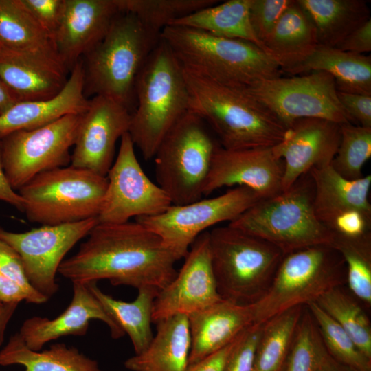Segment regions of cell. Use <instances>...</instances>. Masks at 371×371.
Masks as SVG:
<instances>
[{"instance_id": "6da1fadb", "label": "cell", "mask_w": 371, "mask_h": 371, "mask_svg": "<svg viewBox=\"0 0 371 371\" xmlns=\"http://www.w3.org/2000/svg\"><path fill=\"white\" fill-rule=\"evenodd\" d=\"M179 259L154 232L137 221L98 223L58 273L72 282L108 280L113 286L159 291L176 276Z\"/></svg>"}, {"instance_id": "7a4b0ae2", "label": "cell", "mask_w": 371, "mask_h": 371, "mask_svg": "<svg viewBox=\"0 0 371 371\" xmlns=\"http://www.w3.org/2000/svg\"><path fill=\"white\" fill-rule=\"evenodd\" d=\"M183 71L190 111L210 124L222 148H272L284 139L286 127L244 89Z\"/></svg>"}, {"instance_id": "3957f363", "label": "cell", "mask_w": 371, "mask_h": 371, "mask_svg": "<svg viewBox=\"0 0 371 371\" xmlns=\"http://www.w3.org/2000/svg\"><path fill=\"white\" fill-rule=\"evenodd\" d=\"M160 37L184 70L226 86L246 89L282 73L267 54L248 41L176 25L164 28Z\"/></svg>"}, {"instance_id": "277c9868", "label": "cell", "mask_w": 371, "mask_h": 371, "mask_svg": "<svg viewBox=\"0 0 371 371\" xmlns=\"http://www.w3.org/2000/svg\"><path fill=\"white\" fill-rule=\"evenodd\" d=\"M135 93L137 104L128 133L144 159L149 160L168 132L190 111L183 69L161 38L137 76Z\"/></svg>"}, {"instance_id": "5b68a950", "label": "cell", "mask_w": 371, "mask_h": 371, "mask_svg": "<svg viewBox=\"0 0 371 371\" xmlns=\"http://www.w3.org/2000/svg\"><path fill=\"white\" fill-rule=\"evenodd\" d=\"M160 39L135 15L120 12L104 38L80 59L85 96L111 98L131 112L137 76Z\"/></svg>"}, {"instance_id": "8992f818", "label": "cell", "mask_w": 371, "mask_h": 371, "mask_svg": "<svg viewBox=\"0 0 371 371\" xmlns=\"http://www.w3.org/2000/svg\"><path fill=\"white\" fill-rule=\"evenodd\" d=\"M309 172L289 189L260 200L229 225L263 239L286 255L318 246L332 247L335 234L317 218Z\"/></svg>"}, {"instance_id": "52a82bcc", "label": "cell", "mask_w": 371, "mask_h": 371, "mask_svg": "<svg viewBox=\"0 0 371 371\" xmlns=\"http://www.w3.org/2000/svg\"><path fill=\"white\" fill-rule=\"evenodd\" d=\"M208 233L212 267L221 297L240 304L258 301L284 254L269 242L229 225Z\"/></svg>"}, {"instance_id": "ba28073f", "label": "cell", "mask_w": 371, "mask_h": 371, "mask_svg": "<svg viewBox=\"0 0 371 371\" xmlns=\"http://www.w3.org/2000/svg\"><path fill=\"white\" fill-rule=\"evenodd\" d=\"M346 269L333 247L314 246L284 255L264 295L252 304L254 324L291 308L315 302L328 290L346 283Z\"/></svg>"}, {"instance_id": "9c48e42d", "label": "cell", "mask_w": 371, "mask_h": 371, "mask_svg": "<svg viewBox=\"0 0 371 371\" xmlns=\"http://www.w3.org/2000/svg\"><path fill=\"white\" fill-rule=\"evenodd\" d=\"M108 180L72 166L39 173L19 190L29 221L58 225L98 217Z\"/></svg>"}, {"instance_id": "30bf717a", "label": "cell", "mask_w": 371, "mask_h": 371, "mask_svg": "<svg viewBox=\"0 0 371 371\" xmlns=\"http://www.w3.org/2000/svg\"><path fill=\"white\" fill-rule=\"evenodd\" d=\"M205 122L187 112L168 132L153 157L157 185L172 205H184L203 196L213 156L218 146Z\"/></svg>"}, {"instance_id": "8fae6325", "label": "cell", "mask_w": 371, "mask_h": 371, "mask_svg": "<svg viewBox=\"0 0 371 371\" xmlns=\"http://www.w3.org/2000/svg\"><path fill=\"white\" fill-rule=\"evenodd\" d=\"M82 115H67L47 125L2 137L3 168L14 190L41 172L67 166Z\"/></svg>"}, {"instance_id": "7c38bea8", "label": "cell", "mask_w": 371, "mask_h": 371, "mask_svg": "<svg viewBox=\"0 0 371 371\" xmlns=\"http://www.w3.org/2000/svg\"><path fill=\"white\" fill-rule=\"evenodd\" d=\"M309 73L263 80L244 90L265 105L286 128L302 118L355 124L339 100L333 77L324 71Z\"/></svg>"}, {"instance_id": "4fadbf2b", "label": "cell", "mask_w": 371, "mask_h": 371, "mask_svg": "<svg viewBox=\"0 0 371 371\" xmlns=\"http://www.w3.org/2000/svg\"><path fill=\"white\" fill-rule=\"evenodd\" d=\"M262 198L245 186H237L212 198L171 205L164 212L135 221L156 234L179 260L185 258L196 238L214 225L233 221Z\"/></svg>"}, {"instance_id": "5bb4252c", "label": "cell", "mask_w": 371, "mask_h": 371, "mask_svg": "<svg viewBox=\"0 0 371 371\" xmlns=\"http://www.w3.org/2000/svg\"><path fill=\"white\" fill-rule=\"evenodd\" d=\"M106 178L107 189L97 217L98 223L119 224L132 217L155 216L172 205L168 195L142 169L128 133L120 139L118 154Z\"/></svg>"}, {"instance_id": "9a60e30c", "label": "cell", "mask_w": 371, "mask_h": 371, "mask_svg": "<svg viewBox=\"0 0 371 371\" xmlns=\"http://www.w3.org/2000/svg\"><path fill=\"white\" fill-rule=\"evenodd\" d=\"M98 223L95 217L63 225H42L21 233L0 227V240L19 254L31 285L49 298L58 291L56 274L64 257Z\"/></svg>"}, {"instance_id": "2e32d148", "label": "cell", "mask_w": 371, "mask_h": 371, "mask_svg": "<svg viewBox=\"0 0 371 371\" xmlns=\"http://www.w3.org/2000/svg\"><path fill=\"white\" fill-rule=\"evenodd\" d=\"M222 300L212 267L206 231L192 243L175 278L158 292L152 320L156 324L177 315L189 316Z\"/></svg>"}, {"instance_id": "e0dca14e", "label": "cell", "mask_w": 371, "mask_h": 371, "mask_svg": "<svg viewBox=\"0 0 371 371\" xmlns=\"http://www.w3.org/2000/svg\"><path fill=\"white\" fill-rule=\"evenodd\" d=\"M131 114L111 98L93 96L82 115L71 166L106 177L114 161L116 142L128 132Z\"/></svg>"}, {"instance_id": "ac0fdd59", "label": "cell", "mask_w": 371, "mask_h": 371, "mask_svg": "<svg viewBox=\"0 0 371 371\" xmlns=\"http://www.w3.org/2000/svg\"><path fill=\"white\" fill-rule=\"evenodd\" d=\"M284 163L272 148L227 150L220 145L215 150L203 196L225 186H245L262 199L282 192Z\"/></svg>"}, {"instance_id": "d6986e66", "label": "cell", "mask_w": 371, "mask_h": 371, "mask_svg": "<svg viewBox=\"0 0 371 371\" xmlns=\"http://www.w3.org/2000/svg\"><path fill=\"white\" fill-rule=\"evenodd\" d=\"M341 139L340 124L320 118H302L289 128L284 139L272 147L284 163L282 191L315 167L330 164Z\"/></svg>"}, {"instance_id": "ffe728a7", "label": "cell", "mask_w": 371, "mask_h": 371, "mask_svg": "<svg viewBox=\"0 0 371 371\" xmlns=\"http://www.w3.org/2000/svg\"><path fill=\"white\" fill-rule=\"evenodd\" d=\"M120 12L116 0H65L54 38L58 56L69 71L104 38Z\"/></svg>"}, {"instance_id": "44dd1931", "label": "cell", "mask_w": 371, "mask_h": 371, "mask_svg": "<svg viewBox=\"0 0 371 371\" xmlns=\"http://www.w3.org/2000/svg\"><path fill=\"white\" fill-rule=\"evenodd\" d=\"M73 297L67 308L58 317H32L24 321L19 334L31 350H41L54 339L67 335H85L91 319H98L109 328L111 337L125 335L90 290L88 283L74 282Z\"/></svg>"}, {"instance_id": "7402d4cb", "label": "cell", "mask_w": 371, "mask_h": 371, "mask_svg": "<svg viewBox=\"0 0 371 371\" xmlns=\"http://www.w3.org/2000/svg\"><path fill=\"white\" fill-rule=\"evenodd\" d=\"M89 100L84 93L82 61L69 72L67 83L56 96L42 100L18 102L0 115V135L19 130H31L71 114H82Z\"/></svg>"}, {"instance_id": "603a6c76", "label": "cell", "mask_w": 371, "mask_h": 371, "mask_svg": "<svg viewBox=\"0 0 371 371\" xmlns=\"http://www.w3.org/2000/svg\"><path fill=\"white\" fill-rule=\"evenodd\" d=\"M188 317L191 337L189 366L228 345L254 324L251 304L224 299Z\"/></svg>"}, {"instance_id": "cb8c5ba5", "label": "cell", "mask_w": 371, "mask_h": 371, "mask_svg": "<svg viewBox=\"0 0 371 371\" xmlns=\"http://www.w3.org/2000/svg\"><path fill=\"white\" fill-rule=\"evenodd\" d=\"M63 65L0 48V78L18 102L47 100L65 86Z\"/></svg>"}, {"instance_id": "d4e9b609", "label": "cell", "mask_w": 371, "mask_h": 371, "mask_svg": "<svg viewBox=\"0 0 371 371\" xmlns=\"http://www.w3.org/2000/svg\"><path fill=\"white\" fill-rule=\"evenodd\" d=\"M309 173L315 187V213L328 229L337 217L347 212L359 211L371 216L368 199L370 175L359 179H347L337 172L330 164L313 168Z\"/></svg>"}, {"instance_id": "484cf974", "label": "cell", "mask_w": 371, "mask_h": 371, "mask_svg": "<svg viewBox=\"0 0 371 371\" xmlns=\"http://www.w3.org/2000/svg\"><path fill=\"white\" fill-rule=\"evenodd\" d=\"M156 324L149 345L127 359L124 367L131 371H186L191 350L188 316L175 315Z\"/></svg>"}, {"instance_id": "4316f807", "label": "cell", "mask_w": 371, "mask_h": 371, "mask_svg": "<svg viewBox=\"0 0 371 371\" xmlns=\"http://www.w3.org/2000/svg\"><path fill=\"white\" fill-rule=\"evenodd\" d=\"M0 46L65 66L58 56L54 36L40 25L21 0H0Z\"/></svg>"}, {"instance_id": "83f0119b", "label": "cell", "mask_w": 371, "mask_h": 371, "mask_svg": "<svg viewBox=\"0 0 371 371\" xmlns=\"http://www.w3.org/2000/svg\"><path fill=\"white\" fill-rule=\"evenodd\" d=\"M318 45L315 28L297 1L284 11L263 42L264 52L282 71L291 72Z\"/></svg>"}, {"instance_id": "f1b7e54d", "label": "cell", "mask_w": 371, "mask_h": 371, "mask_svg": "<svg viewBox=\"0 0 371 371\" xmlns=\"http://www.w3.org/2000/svg\"><path fill=\"white\" fill-rule=\"evenodd\" d=\"M324 71L331 75L338 91L371 95V58L318 45L291 74Z\"/></svg>"}, {"instance_id": "f546056e", "label": "cell", "mask_w": 371, "mask_h": 371, "mask_svg": "<svg viewBox=\"0 0 371 371\" xmlns=\"http://www.w3.org/2000/svg\"><path fill=\"white\" fill-rule=\"evenodd\" d=\"M311 19L318 45L336 47L370 19L363 0H297Z\"/></svg>"}, {"instance_id": "4dcf8cb0", "label": "cell", "mask_w": 371, "mask_h": 371, "mask_svg": "<svg viewBox=\"0 0 371 371\" xmlns=\"http://www.w3.org/2000/svg\"><path fill=\"white\" fill-rule=\"evenodd\" d=\"M22 365L24 371H102L97 361L75 347L56 343L48 350L30 349L19 333L12 335L0 350V365Z\"/></svg>"}, {"instance_id": "1f68e13d", "label": "cell", "mask_w": 371, "mask_h": 371, "mask_svg": "<svg viewBox=\"0 0 371 371\" xmlns=\"http://www.w3.org/2000/svg\"><path fill=\"white\" fill-rule=\"evenodd\" d=\"M250 3L251 0H229L216 3L177 19L169 25L186 27L220 37L248 41L264 51L263 45L251 25Z\"/></svg>"}, {"instance_id": "d6a6232c", "label": "cell", "mask_w": 371, "mask_h": 371, "mask_svg": "<svg viewBox=\"0 0 371 371\" xmlns=\"http://www.w3.org/2000/svg\"><path fill=\"white\" fill-rule=\"evenodd\" d=\"M97 282L88 285L111 317L131 339L135 354L144 350L150 343L155 299L159 292L156 289L144 287L138 289L137 297L124 302L106 294L97 286Z\"/></svg>"}, {"instance_id": "836d02e7", "label": "cell", "mask_w": 371, "mask_h": 371, "mask_svg": "<svg viewBox=\"0 0 371 371\" xmlns=\"http://www.w3.org/2000/svg\"><path fill=\"white\" fill-rule=\"evenodd\" d=\"M304 306H296L262 324L254 371H284Z\"/></svg>"}, {"instance_id": "e575fe53", "label": "cell", "mask_w": 371, "mask_h": 371, "mask_svg": "<svg viewBox=\"0 0 371 371\" xmlns=\"http://www.w3.org/2000/svg\"><path fill=\"white\" fill-rule=\"evenodd\" d=\"M315 302L340 325L360 351L371 359L370 323L359 304L341 286L328 290Z\"/></svg>"}, {"instance_id": "d590c367", "label": "cell", "mask_w": 371, "mask_h": 371, "mask_svg": "<svg viewBox=\"0 0 371 371\" xmlns=\"http://www.w3.org/2000/svg\"><path fill=\"white\" fill-rule=\"evenodd\" d=\"M332 247L342 256L346 269V283L351 292L368 306L371 304V234L346 237L335 234Z\"/></svg>"}, {"instance_id": "8d00e7d4", "label": "cell", "mask_w": 371, "mask_h": 371, "mask_svg": "<svg viewBox=\"0 0 371 371\" xmlns=\"http://www.w3.org/2000/svg\"><path fill=\"white\" fill-rule=\"evenodd\" d=\"M218 2L215 0H116L121 12L133 14L146 26L160 34L172 21Z\"/></svg>"}, {"instance_id": "74e56055", "label": "cell", "mask_w": 371, "mask_h": 371, "mask_svg": "<svg viewBox=\"0 0 371 371\" xmlns=\"http://www.w3.org/2000/svg\"><path fill=\"white\" fill-rule=\"evenodd\" d=\"M305 306L316 324L327 351L333 358L354 371H371V359L360 351L340 325L316 302Z\"/></svg>"}, {"instance_id": "f35d334b", "label": "cell", "mask_w": 371, "mask_h": 371, "mask_svg": "<svg viewBox=\"0 0 371 371\" xmlns=\"http://www.w3.org/2000/svg\"><path fill=\"white\" fill-rule=\"evenodd\" d=\"M341 139L330 164L343 177H363L362 168L371 157V128L350 122L340 124Z\"/></svg>"}, {"instance_id": "ab89813d", "label": "cell", "mask_w": 371, "mask_h": 371, "mask_svg": "<svg viewBox=\"0 0 371 371\" xmlns=\"http://www.w3.org/2000/svg\"><path fill=\"white\" fill-rule=\"evenodd\" d=\"M321 339L316 324L304 306L284 371H314Z\"/></svg>"}, {"instance_id": "60d3db41", "label": "cell", "mask_w": 371, "mask_h": 371, "mask_svg": "<svg viewBox=\"0 0 371 371\" xmlns=\"http://www.w3.org/2000/svg\"><path fill=\"white\" fill-rule=\"evenodd\" d=\"M293 1V0H251V25L262 45Z\"/></svg>"}, {"instance_id": "b9f144b4", "label": "cell", "mask_w": 371, "mask_h": 371, "mask_svg": "<svg viewBox=\"0 0 371 371\" xmlns=\"http://www.w3.org/2000/svg\"><path fill=\"white\" fill-rule=\"evenodd\" d=\"M262 325L252 324L238 337L223 371H254L256 350Z\"/></svg>"}, {"instance_id": "7bdbcfd3", "label": "cell", "mask_w": 371, "mask_h": 371, "mask_svg": "<svg viewBox=\"0 0 371 371\" xmlns=\"http://www.w3.org/2000/svg\"><path fill=\"white\" fill-rule=\"evenodd\" d=\"M0 271L17 283L27 295V302L43 304L49 300L30 283L19 254L8 244L0 240Z\"/></svg>"}, {"instance_id": "ee69618b", "label": "cell", "mask_w": 371, "mask_h": 371, "mask_svg": "<svg viewBox=\"0 0 371 371\" xmlns=\"http://www.w3.org/2000/svg\"><path fill=\"white\" fill-rule=\"evenodd\" d=\"M34 18L53 36L62 21L65 0H21Z\"/></svg>"}, {"instance_id": "f6af8a7d", "label": "cell", "mask_w": 371, "mask_h": 371, "mask_svg": "<svg viewBox=\"0 0 371 371\" xmlns=\"http://www.w3.org/2000/svg\"><path fill=\"white\" fill-rule=\"evenodd\" d=\"M337 96L355 124L371 128V95L337 91Z\"/></svg>"}, {"instance_id": "bcb514c9", "label": "cell", "mask_w": 371, "mask_h": 371, "mask_svg": "<svg viewBox=\"0 0 371 371\" xmlns=\"http://www.w3.org/2000/svg\"><path fill=\"white\" fill-rule=\"evenodd\" d=\"M337 48L363 54L371 51V19L349 34Z\"/></svg>"}, {"instance_id": "7dc6e473", "label": "cell", "mask_w": 371, "mask_h": 371, "mask_svg": "<svg viewBox=\"0 0 371 371\" xmlns=\"http://www.w3.org/2000/svg\"><path fill=\"white\" fill-rule=\"evenodd\" d=\"M238 337L223 348L190 365L186 371H223L227 358Z\"/></svg>"}, {"instance_id": "c3c4849f", "label": "cell", "mask_w": 371, "mask_h": 371, "mask_svg": "<svg viewBox=\"0 0 371 371\" xmlns=\"http://www.w3.org/2000/svg\"><path fill=\"white\" fill-rule=\"evenodd\" d=\"M27 297L23 289L15 282L0 271V302L3 304L27 302Z\"/></svg>"}, {"instance_id": "681fc988", "label": "cell", "mask_w": 371, "mask_h": 371, "mask_svg": "<svg viewBox=\"0 0 371 371\" xmlns=\"http://www.w3.org/2000/svg\"><path fill=\"white\" fill-rule=\"evenodd\" d=\"M1 138L0 135V200L23 212L24 201L20 194L10 186L3 170L1 158Z\"/></svg>"}, {"instance_id": "f907efd6", "label": "cell", "mask_w": 371, "mask_h": 371, "mask_svg": "<svg viewBox=\"0 0 371 371\" xmlns=\"http://www.w3.org/2000/svg\"><path fill=\"white\" fill-rule=\"evenodd\" d=\"M322 338V337H321ZM314 371H354L333 358L327 351L322 339L319 345Z\"/></svg>"}, {"instance_id": "816d5d0a", "label": "cell", "mask_w": 371, "mask_h": 371, "mask_svg": "<svg viewBox=\"0 0 371 371\" xmlns=\"http://www.w3.org/2000/svg\"><path fill=\"white\" fill-rule=\"evenodd\" d=\"M18 304L16 302L5 303L0 308V346L4 341L6 328Z\"/></svg>"}, {"instance_id": "f5cc1de1", "label": "cell", "mask_w": 371, "mask_h": 371, "mask_svg": "<svg viewBox=\"0 0 371 371\" xmlns=\"http://www.w3.org/2000/svg\"><path fill=\"white\" fill-rule=\"evenodd\" d=\"M16 102V98L0 78V115Z\"/></svg>"}, {"instance_id": "db71d44e", "label": "cell", "mask_w": 371, "mask_h": 371, "mask_svg": "<svg viewBox=\"0 0 371 371\" xmlns=\"http://www.w3.org/2000/svg\"><path fill=\"white\" fill-rule=\"evenodd\" d=\"M3 303H1V302H0V308H1V306H3Z\"/></svg>"}, {"instance_id": "11a10c76", "label": "cell", "mask_w": 371, "mask_h": 371, "mask_svg": "<svg viewBox=\"0 0 371 371\" xmlns=\"http://www.w3.org/2000/svg\"><path fill=\"white\" fill-rule=\"evenodd\" d=\"M0 48H1V46H0Z\"/></svg>"}]
</instances>
